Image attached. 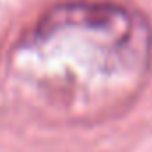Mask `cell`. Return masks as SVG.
Here are the masks:
<instances>
[{
  "instance_id": "1",
  "label": "cell",
  "mask_w": 152,
  "mask_h": 152,
  "mask_svg": "<svg viewBox=\"0 0 152 152\" xmlns=\"http://www.w3.org/2000/svg\"><path fill=\"white\" fill-rule=\"evenodd\" d=\"M150 34L147 23L125 7L95 4L90 43L84 48L79 2L57 6L18 50L27 77L54 90L72 107L106 102L129 91L147 70Z\"/></svg>"
}]
</instances>
